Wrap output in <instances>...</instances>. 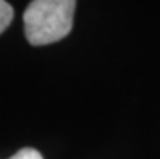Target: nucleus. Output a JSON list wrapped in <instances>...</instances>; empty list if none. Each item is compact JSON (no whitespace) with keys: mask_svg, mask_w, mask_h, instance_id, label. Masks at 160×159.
Masks as SVG:
<instances>
[{"mask_svg":"<svg viewBox=\"0 0 160 159\" xmlns=\"http://www.w3.org/2000/svg\"><path fill=\"white\" fill-rule=\"evenodd\" d=\"M13 16H15V12H13L12 5L7 0H0V34L10 26Z\"/></svg>","mask_w":160,"mask_h":159,"instance_id":"nucleus-2","label":"nucleus"},{"mask_svg":"<svg viewBox=\"0 0 160 159\" xmlns=\"http://www.w3.org/2000/svg\"><path fill=\"white\" fill-rule=\"evenodd\" d=\"M10 159H44L42 154L34 148H23L20 149L15 156H12Z\"/></svg>","mask_w":160,"mask_h":159,"instance_id":"nucleus-3","label":"nucleus"},{"mask_svg":"<svg viewBox=\"0 0 160 159\" xmlns=\"http://www.w3.org/2000/svg\"><path fill=\"white\" fill-rule=\"evenodd\" d=\"M76 0H32L23 15L24 36L32 45L58 42L71 33Z\"/></svg>","mask_w":160,"mask_h":159,"instance_id":"nucleus-1","label":"nucleus"}]
</instances>
